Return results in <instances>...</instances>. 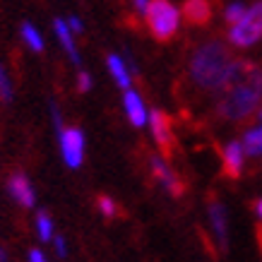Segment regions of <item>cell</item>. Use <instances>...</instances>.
<instances>
[{"label": "cell", "instance_id": "obj_1", "mask_svg": "<svg viewBox=\"0 0 262 262\" xmlns=\"http://www.w3.org/2000/svg\"><path fill=\"white\" fill-rule=\"evenodd\" d=\"M262 106V68L250 60H238L231 82L226 84L214 116L224 123H246L255 118L257 108Z\"/></svg>", "mask_w": 262, "mask_h": 262}, {"label": "cell", "instance_id": "obj_2", "mask_svg": "<svg viewBox=\"0 0 262 262\" xmlns=\"http://www.w3.org/2000/svg\"><path fill=\"white\" fill-rule=\"evenodd\" d=\"M238 68V58L233 56L224 41L209 39L192 48L188 58V80L192 87L205 94H222Z\"/></svg>", "mask_w": 262, "mask_h": 262}, {"label": "cell", "instance_id": "obj_3", "mask_svg": "<svg viewBox=\"0 0 262 262\" xmlns=\"http://www.w3.org/2000/svg\"><path fill=\"white\" fill-rule=\"evenodd\" d=\"M147 29L159 43H166L178 34L181 27V12L171 0H151L147 12H144Z\"/></svg>", "mask_w": 262, "mask_h": 262}, {"label": "cell", "instance_id": "obj_4", "mask_svg": "<svg viewBox=\"0 0 262 262\" xmlns=\"http://www.w3.org/2000/svg\"><path fill=\"white\" fill-rule=\"evenodd\" d=\"M260 39H262V0H255V5L246 12V17L238 24H231L229 41L238 48H248Z\"/></svg>", "mask_w": 262, "mask_h": 262}, {"label": "cell", "instance_id": "obj_5", "mask_svg": "<svg viewBox=\"0 0 262 262\" xmlns=\"http://www.w3.org/2000/svg\"><path fill=\"white\" fill-rule=\"evenodd\" d=\"M58 144L65 166L80 168L84 161V133L80 127H63V133H58Z\"/></svg>", "mask_w": 262, "mask_h": 262}, {"label": "cell", "instance_id": "obj_6", "mask_svg": "<svg viewBox=\"0 0 262 262\" xmlns=\"http://www.w3.org/2000/svg\"><path fill=\"white\" fill-rule=\"evenodd\" d=\"M149 125H151V135L159 144V149L164 157H171L173 154V125H171V118L168 113H164L161 108H151L149 111Z\"/></svg>", "mask_w": 262, "mask_h": 262}, {"label": "cell", "instance_id": "obj_7", "mask_svg": "<svg viewBox=\"0 0 262 262\" xmlns=\"http://www.w3.org/2000/svg\"><path fill=\"white\" fill-rule=\"evenodd\" d=\"M149 166H151V173H154V178L166 188L173 198H181L183 190H185V185L181 183V178L173 173V168L166 164V159H161V157H149Z\"/></svg>", "mask_w": 262, "mask_h": 262}, {"label": "cell", "instance_id": "obj_8", "mask_svg": "<svg viewBox=\"0 0 262 262\" xmlns=\"http://www.w3.org/2000/svg\"><path fill=\"white\" fill-rule=\"evenodd\" d=\"M243 159H246V151L241 142H229L222 151V173L231 181H238L243 173Z\"/></svg>", "mask_w": 262, "mask_h": 262}, {"label": "cell", "instance_id": "obj_9", "mask_svg": "<svg viewBox=\"0 0 262 262\" xmlns=\"http://www.w3.org/2000/svg\"><path fill=\"white\" fill-rule=\"evenodd\" d=\"M8 192L12 195V200H15L17 205L27 207V209H32V207L36 205V195H34L32 183H29V178L24 173H19V171L8 178Z\"/></svg>", "mask_w": 262, "mask_h": 262}, {"label": "cell", "instance_id": "obj_10", "mask_svg": "<svg viewBox=\"0 0 262 262\" xmlns=\"http://www.w3.org/2000/svg\"><path fill=\"white\" fill-rule=\"evenodd\" d=\"M212 0H183V19L190 27H205L212 22Z\"/></svg>", "mask_w": 262, "mask_h": 262}, {"label": "cell", "instance_id": "obj_11", "mask_svg": "<svg viewBox=\"0 0 262 262\" xmlns=\"http://www.w3.org/2000/svg\"><path fill=\"white\" fill-rule=\"evenodd\" d=\"M207 209H209V222H212V229L216 233V241H219V246L222 250H226L229 246V224H226V209L214 195H209L207 200Z\"/></svg>", "mask_w": 262, "mask_h": 262}, {"label": "cell", "instance_id": "obj_12", "mask_svg": "<svg viewBox=\"0 0 262 262\" xmlns=\"http://www.w3.org/2000/svg\"><path fill=\"white\" fill-rule=\"evenodd\" d=\"M123 106H125L127 120H130L135 127H142L144 123H149V111L144 108V103H142V99H140L137 92L125 89V94H123Z\"/></svg>", "mask_w": 262, "mask_h": 262}, {"label": "cell", "instance_id": "obj_13", "mask_svg": "<svg viewBox=\"0 0 262 262\" xmlns=\"http://www.w3.org/2000/svg\"><path fill=\"white\" fill-rule=\"evenodd\" d=\"M53 29H56L58 41H60V46L65 48V53L70 56V60L75 65H80V51L75 46V34H72V29L68 27V19H56V22H53Z\"/></svg>", "mask_w": 262, "mask_h": 262}, {"label": "cell", "instance_id": "obj_14", "mask_svg": "<svg viewBox=\"0 0 262 262\" xmlns=\"http://www.w3.org/2000/svg\"><path fill=\"white\" fill-rule=\"evenodd\" d=\"M106 63H108V72L113 75L116 84H118L123 92H125V89H130V82H133V77H130V70L125 68L123 58L116 56V53H111V56L106 58Z\"/></svg>", "mask_w": 262, "mask_h": 262}, {"label": "cell", "instance_id": "obj_15", "mask_svg": "<svg viewBox=\"0 0 262 262\" xmlns=\"http://www.w3.org/2000/svg\"><path fill=\"white\" fill-rule=\"evenodd\" d=\"M243 151L248 157H262V125L248 130L243 135Z\"/></svg>", "mask_w": 262, "mask_h": 262}, {"label": "cell", "instance_id": "obj_16", "mask_svg": "<svg viewBox=\"0 0 262 262\" xmlns=\"http://www.w3.org/2000/svg\"><path fill=\"white\" fill-rule=\"evenodd\" d=\"M19 34H22V39H24V43L32 48V51H43V36H41V32L34 27V24H29V22H24L22 27H19Z\"/></svg>", "mask_w": 262, "mask_h": 262}, {"label": "cell", "instance_id": "obj_17", "mask_svg": "<svg viewBox=\"0 0 262 262\" xmlns=\"http://www.w3.org/2000/svg\"><path fill=\"white\" fill-rule=\"evenodd\" d=\"M36 233H39L41 241H53V219L46 212L36 214Z\"/></svg>", "mask_w": 262, "mask_h": 262}, {"label": "cell", "instance_id": "obj_18", "mask_svg": "<svg viewBox=\"0 0 262 262\" xmlns=\"http://www.w3.org/2000/svg\"><path fill=\"white\" fill-rule=\"evenodd\" d=\"M96 209H99L103 216L118 214V205H116V200L108 198V195H99V198H96Z\"/></svg>", "mask_w": 262, "mask_h": 262}, {"label": "cell", "instance_id": "obj_19", "mask_svg": "<svg viewBox=\"0 0 262 262\" xmlns=\"http://www.w3.org/2000/svg\"><path fill=\"white\" fill-rule=\"evenodd\" d=\"M246 5H243V3H231L229 8L224 10V17H226V22L229 24H238L241 19H243V17H246Z\"/></svg>", "mask_w": 262, "mask_h": 262}, {"label": "cell", "instance_id": "obj_20", "mask_svg": "<svg viewBox=\"0 0 262 262\" xmlns=\"http://www.w3.org/2000/svg\"><path fill=\"white\" fill-rule=\"evenodd\" d=\"M0 101L3 103L12 101V82H10V77H8V72H5V68H3V63H0Z\"/></svg>", "mask_w": 262, "mask_h": 262}, {"label": "cell", "instance_id": "obj_21", "mask_svg": "<svg viewBox=\"0 0 262 262\" xmlns=\"http://www.w3.org/2000/svg\"><path fill=\"white\" fill-rule=\"evenodd\" d=\"M92 89V77H89V72H80L77 75V92H89Z\"/></svg>", "mask_w": 262, "mask_h": 262}, {"label": "cell", "instance_id": "obj_22", "mask_svg": "<svg viewBox=\"0 0 262 262\" xmlns=\"http://www.w3.org/2000/svg\"><path fill=\"white\" fill-rule=\"evenodd\" d=\"M151 0H130V5H133V10H135L137 15H144L147 12V8H149Z\"/></svg>", "mask_w": 262, "mask_h": 262}, {"label": "cell", "instance_id": "obj_23", "mask_svg": "<svg viewBox=\"0 0 262 262\" xmlns=\"http://www.w3.org/2000/svg\"><path fill=\"white\" fill-rule=\"evenodd\" d=\"M53 246H56L58 257H65V255H68V246H65V238H63V236H56V238H53Z\"/></svg>", "mask_w": 262, "mask_h": 262}, {"label": "cell", "instance_id": "obj_24", "mask_svg": "<svg viewBox=\"0 0 262 262\" xmlns=\"http://www.w3.org/2000/svg\"><path fill=\"white\" fill-rule=\"evenodd\" d=\"M68 27L72 29V34H80V32H82V22H80V17H77V15L68 17Z\"/></svg>", "mask_w": 262, "mask_h": 262}, {"label": "cell", "instance_id": "obj_25", "mask_svg": "<svg viewBox=\"0 0 262 262\" xmlns=\"http://www.w3.org/2000/svg\"><path fill=\"white\" fill-rule=\"evenodd\" d=\"M29 262H46V257H43L41 250H32V253H29Z\"/></svg>", "mask_w": 262, "mask_h": 262}, {"label": "cell", "instance_id": "obj_26", "mask_svg": "<svg viewBox=\"0 0 262 262\" xmlns=\"http://www.w3.org/2000/svg\"><path fill=\"white\" fill-rule=\"evenodd\" d=\"M255 212H257V216L262 219V200H257V202H255Z\"/></svg>", "mask_w": 262, "mask_h": 262}]
</instances>
